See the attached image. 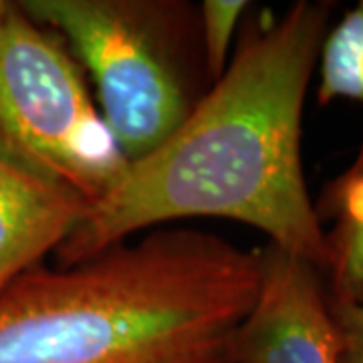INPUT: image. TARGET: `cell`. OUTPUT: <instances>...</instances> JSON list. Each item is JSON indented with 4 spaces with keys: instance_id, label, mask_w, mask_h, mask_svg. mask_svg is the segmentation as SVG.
<instances>
[{
    "instance_id": "cell-11",
    "label": "cell",
    "mask_w": 363,
    "mask_h": 363,
    "mask_svg": "<svg viewBox=\"0 0 363 363\" xmlns=\"http://www.w3.org/2000/svg\"><path fill=\"white\" fill-rule=\"evenodd\" d=\"M4 6H6V2H4V0H0V13L4 11Z\"/></svg>"
},
{
    "instance_id": "cell-3",
    "label": "cell",
    "mask_w": 363,
    "mask_h": 363,
    "mask_svg": "<svg viewBox=\"0 0 363 363\" xmlns=\"http://www.w3.org/2000/svg\"><path fill=\"white\" fill-rule=\"evenodd\" d=\"M33 21L67 40L128 162L168 140L192 111L190 18L180 2L25 0Z\"/></svg>"
},
{
    "instance_id": "cell-2",
    "label": "cell",
    "mask_w": 363,
    "mask_h": 363,
    "mask_svg": "<svg viewBox=\"0 0 363 363\" xmlns=\"http://www.w3.org/2000/svg\"><path fill=\"white\" fill-rule=\"evenodd\" d=\"M260 286V250L174 228L0 293V363H226Z\"/></svg>"
},
{
    "instance_id": "cell-6",
    "label": "cell",
    "mask_w": 363,
    "mask_h": 363,
    "mask_svg": "<svg viewBox=\"0 0 363 363\" xmlns=\"http://www.w3.org/2000/svg\"><path fill=\"white\" fill-rule=\"evenodd\" d=\"M89 202L0 147V293L75 233Z\"/></svg>"
},
{
    "instance_id": "cell-7",
    "label": "cell",
    "mask_w": 363,
    "mask_h": 363,
    "mask_svg": "<svg viewBox=\"0 0 363 363\" xmlns=\"http://www.w3.org/2000/svg\"><path fill=\"white\" fill-rule=\"evenodd\" d=\"M317 218L333 220L325 233L327 269L325 289L331 301L363 303V174L355 178H335L325 186L319 198Z\"/></svg>"
},
{
    "instance_id": "cell-1",
    "label": "cell",
    "mask_w": 363,
    "mask_h": 363,
    "mask_svg": "<svg viewBox=\"0 0 363 363\" xmlns=\"http://www.w3.org/2000/svg\"><path fill=\"white\" fill-rule=\"evenodd\" d=\"M333 9L298 0L281 16L248 21L220 79L166 142L128 162L91 204L57 248L59 267L166 222L222 218L257 228L323 274L327 242L303 174L301 125Z\"/></svg>"
},
{
    "instance_id": "cell-4",
    "label": "cell",
    "mask_w": 363,
    "mask_h": 363,
    "mask_svg": "<svg viewBox=\"0 0 363 363\" xmlns=\"http://www.w3.org/2000/svg\"><path fill=\"white\" fill-rule=\"evenodd\" d=\"M0 147L89 206L128 168L81 65L18 2L0 13Z\"/></svg>"
},
{
    "instance_id": "cell-10",
    "label": "cell",
    "mask_w": 363,
    "mask_h": 363,
    "mask_svg": "<svg viewBox=\"0 0 363 363\" xmlns=\"http://www.w3.org/2000/svg\"><path fill=\"white\" fill-rule=\"evenodd\" d=\"M329 311L337 335V363H363V303L353 305L329 298Z\"/></svg>"
},
{
    "instance_id": "cell-9",
    "label": "cell",
    "mask_w": 363,
    "mask_h": 363,
    "mask_svg": "<svg viewBox=\"0 0 363 363\" xmlns=\"http://www.w3.org/2000/svg\"><path fill=\"white\" fill-rule=\"evenodd\" d=\"M248 6L245 0H204L200 9H196L202 61L212 81L220 79L230 63L234 35Z\"/></svg>"
},
{
    "instance_id": "cell-8",
    "label": "cell",
    "mask_w": 363,
    "mask_h": 363,
    "mask_svg": "<svg viewBox=\"0 0 363 363\" xmlns=\"http://www.w3.org/2000/svg\"><path fill=\"white\" fill-rule=\"evenodd\" d=\"M317 104L353 99L363 104V0L329 26L319 52ZM363 174V140L357 154L339 178Z\"/></svg>"
},
{
    "instance_id": "cell-5",
    "label": "cell",
    "mask_w": 363,
    "mask_h": 363,
    "mask_svg": "<svg viewBox=\"0 0 363 363\" xmlns=\"http://www.w3.org/2000/svg\"><path fill=\"white\" fill-rule=\"evenodd\" d=\"M226 363H337L323 274L283 248L260 250V286L234 329Z\"/></svg>"
}]
</instances>
